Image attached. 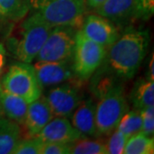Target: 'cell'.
<instances>
[{
  "label": "cell",
  "instance_id": "cell-11",
  "mask_svg": "<svg viewBox=\"0 0 154 154\" xmlns=\"http://www.w3.org/2000/svg\"><path fill=\"white\" fill-rule=\"evenodd\" d=\"M35 137L44 142L72 144L84 136L72 125L69 118L55 116Z\"/></svg>",
  "mask_w": 154,
  "mask_h": 154
},
{
  "label": "cell",
  "instance_id": "cell-16",
  "mask_svg": "<svg viewBox=\"0 0 154 154\" xmlns=\"http://www.w3.org/2000/svg\"><path fill=\"white\" fill-rule=\"evenodd\" d=\"M21 140V128L17 122L0 116V154H11Z\"/></svg>",
  "mask_w": 154,
  "mask_h": 154
},
{
  "label": "cell",
  "instance_id": "cell-26",
  "mask_svg": "<svg viewBox=\"0 0 154 154\" xmlns=\"http://www.w3.org/2000/svg\"><path fill=\"white\" fill-rule=\"evenodd\" d=\"M71 144L61 142H44L41 154H70Z\"/></svg>",
  "mask_w": 154,
  "mask_h": 154
},
{
  "label": "cell",
  "instance_id": "cell-15",
  "mask_svg": "<svg viewBox=\"0 0 154 154\" xmlns=\"http://www.w3.org/2000/svg\"><path fill=\"white\" fill-rule=\"evenodd\" d=\"M28 104L22 98L11 94L0 85V110L7 118L22 125Z\"/></svg>",
  "mask_w": 154,
  "mask_h": 154
},
{
  "label": "cell",
  "instance_id": "cell-9",
  "mask_svg": "<svg viewBox=\"0 0 154 154\" xmlns=\"http://www.w3.org/2000/svg\"><path fill=\"white\" fill-rule=\"evenodd\" d=\"M80 29L88 38L106 49L120 35L113 22L97 14L88 15L84 17Z\"/></svg>",
  "mask_w": 154,
  "mask_h": 154
},
{
  "label": "cell",
  "instance_id": "cell-6",
  "mask_svg": "<svg viewBox=\"0 0 154 154\" xmlns=\"http://www.w3.org/2000/svg\"><path fill=\"white\" fill-rule=\"evenodd\" d=\"M52 27L35 13L22 22L21 38L16 46V56L20 62L31 63L35 60Z\"/></svg>",
  "mask_w": 154,
  "mask_h": 154
},
{
  "label": "cell",
  "instance_id": "cell-4",
  "mask_svg": "<svg viewBox=\"0 0 154 154\" xmlns=\"http://www.w3.org/2000/svg\"><path fill=\"white\" fill-rule=\"evenodd\" d=\"M106 52V48L88 38L78 29L72 56L74 75L81 81L88 80L102 65Z\"/></svg>",
  "mask_w": 154,
  "mask_h": 154
},
{
  "label": "cell",
  "instance_id": "cell-10",
  "mask_svg": "<svg viewBox=\"0 0 154 154\" xmlns=\"http://www.w3.org/2000/svg\"><path fill=\"white\" fill-rule=\"evenodd\" d=\"M33 66L41 88L66 82L74 77L70 61H37Z\"/></svg>",
  "mask_w": 154,
  "mask_h": 154
},
{
  "label": "cell",
  "instance_id": "cell-13",
  "mask_svg": "<svg viewBox=\"0 0 154 154\" xmlns=\"http://www.w3.org/2000/svg\"><path fill=\"white\" fill-rule=\"evenodd\" d=\"M71 123L84 137L99 136L96 127L95 104L92 99L82 101L71 116Z\"/></svg>",
  "mask_w": 154,
  "mask_h": 154
},
{
  "label": "cell",
  "instance_id": "cell-5",
  "mask_svg": "<svg viewBox=\"0 0 154 154\" xmlns=\"http://www.w3.org/2000/svg\"><path fill=\"white\" fill-rule=\"evenodd\" d=\"M1 87L22 98L28 104L41 96L42 88L31 63L19 62L12 64L0 82Z\"/></svg>",
  "mask_w": 154,
  "mask_h": 154
},
{
  "label": "cell",
  "instance_id": "cell-21",
  "mask_svg": "<svg viewBox=\"0 0 154 154\" xmlns=\"http://www.w3.org/2000/svg\"><path fill=\"white\" fill-rule=\"evenodd\" d=\"M73 154H108L105 143L98 140L82 138L71 144Z\"/></svg>",
  "mask_w": 154,
  "mask_h": 154
},
{
  "label": "cell",
  "instance_id": "cell-19",
  "mask_svg": "<svg viewBox=\"0 0 154 154\" xmlns=\"http://www.w3.org/2000/svg\"><path fill=\"white\" fill-rule=\"evenodd\" d=\"M142 118L140 110L136 109L128 110L122 116L119 123L116 126V129L122 132L128 139L141 131Z\"/></svg>",
  "mask_w": 154,
  "mask_h": 154
},
{
  "label": "cell",
  "instance_id": "cell-8",
  "mask_svg": "<svg viewBox=\"0 0 154 154\" xmlns=\"http://www.w3.org/2000/svg\"><path fill=\"white\" fill-rule=\"evenodd\" d=\"M54 116L71 117L73 112L82 102L80 89L75 84L62 83L51 88L45 96Z\"/></svg>",
  "mask_w": 154,
  "mask_h": 154
},
{
  "label": "cell",
  "instance_id": "cell-2",
  "mask_svg": "<svg viewBox=\"0 0 154 154\" xmlns=\"http://www.w3.org/2000/svg\"><path fill=\"white\" fill-rule=\"evenodd\" d=\"M99 101L95 105L97 132L99 135L109 134L115 129L122 116L128 110V105L121 85L107 80L95 88Z\"/></svg>",
  "mask_w": 154,
  "mask_h": 154
},
{
  "label": "cell",
  "instance_id": "cell-17",
  "mask_svg": "<svg viewBox=\"0 0 154 154\" xmlns=\"http://www.w3.org/2000/svg\"><path fill=\"white\" fill-rule=\"evenodd\" d=\"M133 106L138 110H142L154 105V81L140 80L135 83L131 94Z\"/></svg>",
  "mask_w": 154,
  "mask_h": 154
},
{
  "label": "cell",
  "instance_id": "cell-7",
  "mask_svg": "<svg viewBox=\"0 0 154 154\" xmlns=\"http://www.w3.org/2000/svg\"><path fill=\"white\" fill-rule=\"evenodd\" d=\"M77 30V28L69 26L53 27L35 60L50 62L71 60Z\"/></svg>",
  "mask_w": 154,
  "mask_h": 154
},
{
  "label": "cell",
  "instance_id": "cell-30",
  "mask_svg": "<svg viewBox=\"0 0 154 154\" xmlns=\"http://www.w3.org/2000/svg\"><path fill=\"white\" fill-rule=\"evenodd\" d=\"M0 116H1V110H0Z\"/></svg>",
  "mask_w": 154,
  "mask_h": 154
},
{
  "label": "cell",
  "instance_id": "cell-23",
  "mask_svg": "<svg viewBox=\"0 0 154 154\" xmlns=\"http://www.w3.org/2000/svg\"><path fill=\"white\" fill-rule=\"evenodd\" d=\"M110 134H111V135L109 138L107 143L105 144L106 149H107V153H123L128 138L116 128H115Z\"/></svg>",
  "mask_w": 154,
  "mask_h": 154
},
{
  "label": "cell",
  "instance_id": "cell-24",
  "mask_svg": "<svg viewBox=\"0 0 154 154\" xmlns=\"http://www.w3.org/2000/svg\"><path fill=\"white\" fill-rule=\"evenodd\" d=\"M154 13V0H135L134 17L148 20Z\"/></svg>",
  "mask_w": 154,
  "mask_h": 154
},
{
  "label": "cell",
  "instance_id": "cell-25",
  "mask_svg": "<svg viewBox=\"0 0 154 154\" xmlns=\"http://www.w3.org/2000/svg\"><path fill=\"white\" fill-rule=\"evenodd\" d=\"M142 118L141 131L146 135L153 137L154 134V105L140 110Z\"/></svg>",
  "mask_w": 154,
  "mask_h": 154
},
{
  "label": "cell",
  "instance_id": "cell-18",
  "mask_svg": "<svg viewBox=\"0 0 154 154\" xmlns=\"http://www.w3.org/2000/svg\"><path fill=\"white\" fill-rule=\"evenodd\" d=\"M154 152V139L140 132L128 139L124 154H151Z\"/></svg>",
  "mask_w": 154,
  "mask_h": 154
},
{
  "label": "cell",
  "instance_id": "cell-20",
  "mask_svg": "<svg viewBox=\"0 0 154 154\" xmlns=\"http://www.w3.org/2000/svg\"><path fill=\"white\" fill-rule=\"evenodd\" d=\"M28 9V0H0V20L18 19Z\"/></svg>",
  "mask_w": 154,
  "mask_h": 154
},
{
  "label": "cell",
  "instance_id": "cell-29",
  "mask_svg": "<svg viewBox=\"0 0 154 154\" xmlns=\"http://www.w3.org/2000/svg\"><path fill=\"white\" fill-rule=\"evenodd\" d=\"M104 1L105 0H86V5H87V8L89 10L94 11L97 7H99Z\"/></svg>",
  "mask_w": 154,
  "mask_h": 154
},
{
  "label": "cell",
  "instance_id": "cell-28",
  "mask_svg": "<svg viewBox=\"0 0 154 154\" xmlns=\"http://www.w3.org/2000/svg\"><path fill=\"white\" fill-rule=\"evenodd\" d=\"M146 80H148V81H154V54L153 53H152L151 58H150V60H149Z\"/></svg>",
  "mask_w": 154,
  "mask_h": 154
},
{
  "label": "cell",
  "instance_id": "cell-22",
  "mask_svg": "<svg viewBox=\"0 0 154 154\" xmlns=\"http://www.w3.org/2000/svg\"><path fill=\"white\" fill-rule=\"evenodd\" d=\"M44 141L37 137L19 140L11 154H41Z\"/></svg>",
  "mask_w": 154,
  "mask_h": 154
},
{
  "label": "cell",
  "instance_id": "cell-12",
  "mask_svg": "<svg viewBox=\"0 0 154 154\" xmlns=\"http://www.w3.org/2000/svg\"><path fill=\"white\" fill-rule=\"evenodd\" d=\"M53 117L54 115L46 99L41 95L38 99L28 104L22 125L25 127L29 136L34 137Z\"/></svg>",
  "mask_w": 154,
  "mask_h": 154
},
{
  "label": "cell",
  "instance_id": "cell-1",
  "mask_svg": "<svg viewBox=\"0 0 154 154\" xmlns=\"http://www.w3.org/2000/svg\"><path fill=\"white\" fill-rule=\"evenodd\" d=\"M147 31L128 28L107 49L103 63L117 78L129 80L136 75L147 52Z\"/></svg>",
  "mask_w": 154,
  "mask_h": 154
},
{
  "label": "cell",
  "instance_id": "cell-14",
  "mask_svg": "<svg viewBox=\"0 0 154 154\" xmlns=\"http://www.w3.org/2000/svg\"><path fill=\"white\" fill-rule=\"evenodd\" d=\"M135 0H105L94 11L112 22H123L134 17Z\"/></svg>",
  "mask_w": 154,
  "mask_h": 154
},
{
  "label": "cell",
  "instance_id": "cell-27",
  "mask_svg": "<svg viewBox=\"0 0 154 154\" xmlns=\"http://www.w3.org/2000/svg\"><path fill=\"white\" fill-rule=\"evenodd\" d=\"M6 63V49L5 45L0 43V78L3 75Z\"/></svg>",
  "mask_w": 154,
  "mask_h": 154
},
{
  "label": "cell",
  "instance_id": "cell-3",
  "mask_svg": "<svg viewBox=\"0 0 154 154\" xmlns=\"http://www.w3.org/2000/svg\"><path fill=\"white\" fill-rule=\"evenodd\" d=\"M28 8L50 26L81 28L87 10L86 0H28Z\"/></svg>",
  "mask_w": 154,
  "mask_h": 154
}]
</instances>
